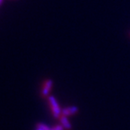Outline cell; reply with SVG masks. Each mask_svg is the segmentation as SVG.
Returning <instances> with one entry per match:
<instances>
[{
	"instance_id": "cell-6",
	"label": "cell",
	"mask_w": 130,
	"mask_h": 130,
	"mask_svg": "<svg viewBox=\"0 0 130 130\" xmlns=\"http://www.w3.org/2000/svg\"><path fill=\"white\" fill-rule=\"evenodd\" d=\"M64 129H65L64 127L62 125H56L52 128V130H64Z\"/></svg>"
},
{
	"instance_id": "cell-7",
	"label": "cell",
	"mask_w": 130,
	"mask_h": 130,
	"mask_svg": "<svg viewBox=\"0 0 130 130\" xmlns=\"http://www.w3.org/2000/svg\"><path fill=\"white\" fill-rule=\"evenodd\" d=\"M3 2V0H0V4H1V3Z\"/></svg>"
},
{
	"instance_id": "cell-1",
	"label": "cell",
	"mask_w": 130,
	"mask_h": 130,
	"mask_svg": "<svg viewBox=\"0 0 130 130\" xmlns=\"http://www.w3.org/2000/svg\"><path fill=\"white\" fill-rule=\"evenodd\" d=\"M47 99H48V102L52 111V114H53V116L56 119H59L62 114H61V109H60L56 99L55 98V96H49L48 98H47Z\"/></svg>"
},
{
	"instance_id": "cell-8",
	"label": "cell",
	"mask_w": 130,
	"mask_h": 130,
	"mask_svg": "<svg viewBox=\"0 0 130 130\" xmlns=\"http://www.w3.org/2000/svg\"><path fill=\"white\" fill-rule=\"evenodd\" d=\"M36 130H41V129H40V128H37V129H36Z\"/></svg>"
},
{
	"instance_id": "cell-5",
	"label": "cell",
	"mask_w": 130,
	"mask_h": 130,
	"mask_svg": "<svg viewBox=\"0 0 130 130\" xmlns=\"http://www.w3.org/2000/svg\"><path fill=\"white\" fill-rule=\"evenodd\" d=\"M37 128L41 129V130H52V128H50L48 126H46V125H45V124H43V123H38L37 124Z\"/></svg>"
},
{
	"instance_id": "cell-3",
	"label": "cell",
	"mask_w": 130,
	"mask_h": 130,
	"mask_svg": "<svg viewBox=\"0 0 130 130\" xmlns=\"http://www.w3.org/2000/svg\"><path fill=\"white\" fill-rule=\"evenodd\" d=\"M79 111V108L76 106H71V107H66V108L61 110V114L66 116V117H69V116L74 115Z\"/></svg>"
},
{
	"instance_id": "cell-2",
	"label": "cell",
	"mask_w": 130,
	"mask_h": 130,
	"mask_svg": "<svg viewBox=\"0 0 130 130\" xmlns=\"http://www.w3.org/2000/svg\"><path fill=\"white\" fill-rule=\"evenodd\" d=\"M52 86H53V81L51 79H47L43 82V87L42 89H41V96L43 98H48Z\"/></svg>"
},
{
	"instance_id": "cell-4",
	"label": "cell",
	"mask_w": 130,
	"mask_h": 130,
	"mask_svg": "<svg viewBox=\"0 0 130 130\" xmlns=\"http://www.w3.org/2000/svg\"><path fill=\"white\" fill-rule=\"evenodd\" d=\"M59 119L60 121V123H61V125L64 127V128L66 130H71V124L70 123V121L68 120V118H67L66 116L61 115Z\"/></svg>"
}]
</instances>
